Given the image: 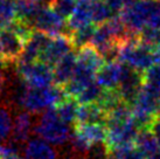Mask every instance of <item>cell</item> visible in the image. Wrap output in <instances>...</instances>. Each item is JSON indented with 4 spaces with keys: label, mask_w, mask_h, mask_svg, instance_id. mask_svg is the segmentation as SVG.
I'll list each match as a JSON object with an SVG mask.
<instances>
[{
    "label": "cell",
    "mask_w": 160,
    "mask_h": 159,
    "mask_svg": "<svg viewBox=\"0 0 160 159\" xmlns=\"http://www.w3.org/2000/svg\"><path fill=\"white\" fill-rule=\"evenodd\" d=\"M66 97H68V95L64 88L58 84L49 87H32L22 82L17 102L22 110L31 114H39L50 108H55Z\"/></svg>",
    "instance_id": "obj_1"
},
{
    "label": "cell",
    "mask_w": 160,
    "mask_h": 159,
    "mask_svg": "<svg viewBox=\"0 0 160 159\" xmlns=\"http://www.w3.org/2000/svg\"><path fill=\"white\" fill-rule=\"evenodd\" d=\"M72 131L74 129L71 130L70 124L60 117L55 108L41 112L34 129V132L39 137L55 146L69 144Z\"/></svg>",
    "instance_id": "obj_2"
},
{
    "label": "cell",
    "mask_w": 160,
    "mask_h": 159,
    "mask_svg": "<svg viewBox=\"0 0 160 159\" xmlns=\"http://www.w3.org/2000/svg\"><path fill=\"white\" fill-rule=\"evenodd\" d=\"M131 106L138 126L140 129H148L152 122L159 116L160 95L142 84Z\"/></svg>",
    "instance_id": "obj_3"
},
{
    "label": "cell",
    "mask_w": 160,
    "mask_h": 159,
    "mask_svg": "<svg viewBox=\"0 0 160 159\" xmlns=\"http://www.w3.org/2000/svg\"><path fill=\"white\" fill-rule=\"evenodd\" d=\"M107 129L108 137L105 144L110 153L118 147L134 144L140 130L134 118L124 121H108Z\"/></svg>",
    "instance_id": "obj_4"
},
{
    "label": "cell",
    "mask_w": 160,
    "mask_h": 159,
    "mask_svg": "<svg viewBox=\"0 0 160 159\" xmlns=\"http://www.w3.org/2000/svg\"><path fill=\"white\" fill-rule=\"evenodd\" d=\"M17 73L22 82L32 87H49L54 82V68L42 61L18 62Z\"/></svg>",
    "instance_id": "obj_5"
},
{
    "label": "cell",
    "mask_w": 160,
    "mask_h": 159,
    "mask_svg": "<svg viewBox=\"0 0 160 159\" xmlns=\"http://www.w3.org/2000/svg\"><path fill=\"white\" fill-rule=\"evenodd\" d=\"M33 28L39 29L50 36L56 35H70L71 31L68 27L67 19L55 11L50 5H43L40 12L38 13L35 20L33 22Z\"/></svg>",
    "instance_id": "obj_6"
},
{
    "label": "cell",
    "mask_w": 160,
    "mask_h": 159,
    "mask_svg": "<svg viewBox=\"0 0 160 159\" xmlns=\"http://www.w3.org/2000/svg\"><path fill=\"white\" fill-rule=\"evenodd\" d=\"M26 40L12 26L0 28V59L5 64H17L25 49Z\"/></svg>",
    "instance_id": "obj_7"
},
{
    "label": "cell",
    "mask_w": 160,
    "mask_h": 159,
    "mask_svg": "<svg viewBox=\"0 0 160 159\" xmlns=\"http://www.w3.org/2000/svg\"><path fill=\"white\" fill-rule=\"evenodd\" d=\"M75 48L76 47L70 35L62 34V35L52 36V39L47 44L45 52L40 56L39 61L45 62L54 68V66L60 60H62L70 52L75 50Z\"/></svg>",
    "instance_id": "obj_8"
},
{
    "label": "cell",
    "mask_w": 160,
    "mask_h": 159,
    "mask_svg": "<svg viewBox=\"0 0 160 159\" xmlns=\"http://www.w3.org/2000/svg\"><path fill=\"white\" fill-rule=\"evenodd\" d=\"M125 69H126V64L118 60L105 61V63L97 71L96 81L104 89H108V90L118 89L120 81L124 76Z\"/></svg>",
    "instance_id": "obj_9"
},
{
    "label": "cell",
    "mask_w": 160,
    "mask_h": 159,
    "mask_svg": "<svg viewBox=\"0 0 160 159\" xmlns=\"http://www.w3.org/2000/svg\"><path fill=\"white\" fill-rule=\"evenodd\" d=\"M144 84V73L126 66L124 76L118 87V93L126 103L132 104Z\"/></svg>",
    "instance_id": "obj_10"
},
{
    "label": "cell",
    "mask_w": 160,
    "mask_h": 159,
    "mask_svg": "<svg viewBox=\"0 0 160 159\" xmlns=\"http://www.w3.org/2000/svg\"><path fill=\"white\" fill-rule=\"evenodd\" d=\"M50 39H52V36L48 34H46L39 29H33L29 38L26 40L25 49H23L22 55L18 62L39 61Z\"/></svg>",
    "instance_id": "obj_11"
},
{
    "label": "cell",
    "mask_w": 160,
    "mask_h": 159,
    "mask_svg": "<svg viewBox=\"0 0 160 159\" xmlns=\"http://www.w3.org/2000/svg\"><path fill=\"white\" fill-rule=\"evenodd\" d=\"M23 159H60L58 151L55 145L50 144L45 139L38 137L31 138L23 145Z\"/></svg>",
    "instance_id": "obj_12"
},
{
    "label": "cell",
    "mask_w": 160,
    "mask_h": 159,
    "mask_svg": "<svg viewBox=\"0 0 160 159\" xmlns=\"http://www.w3.org/2000/svg\"><path fill=\"white\" fill-rule=\"evenodd\" d=\"M32 115L33 114L31 112L22 110L14 117L13 130L11 136V141L13 143L25 145L31 139L32 133L34 132V129H35V123Z\"/></svg>",
    "instance_id": "obj_13"
},
{
    "label": "cell",
    "mask_w": 160,
    "mask_h": 159,
    "mask_svg": "<svg viewBox=\"0 0 160 159\" xmlns=\"http://www.w3.org/2000/svg\"><path fill=\"white\" fill-rule=\"evenodd\" d=\"M77 66V52L72 50L54 66V82L60 87H64L75 73Z\"/></svg>",
    "instance_id": "obj_14"
},
{
    "label": "cell",
    "mask_w": 160,
    "mask_h": 159,
    "mask_svg": "<svg viewBox=\"0 0 160 159\" xmlns=\"http://www.w3.org/2000/svg\"><path fill=\"white\" fill-rule=\"evenodd\" d=\"M108 112L97 103L80 104L75 124H105ZM74 124V125H75Z\"/></svg>",
    "instance_id": "obj_15"
},
{
    "label": "cell",
    "mask_w": 160,
    "mask_h": 159,
    "mask_svg": "<svg viewBox=\"0 0 160 159\" xmlns=\"http://www.w3.org/2000/svg\"><path fill=\"white\" fill-rule=\"evenodd\" d=\"M72 129L91 146L107 143L108 129L105 124H75Z\"/></svg>",
    "instance_id": "obj_16"
},
{
    "label": "cell",
    "mask_w": 160,
    "mask_h": 159,
    "mask_svg": "<svg viewBox=\"0 0 160 159\" xmlns=\"http://www.w3.org/2000/svg\"><path fill=\"white\" fill-rule=\"evenodd\" d=\"M134 144L147 159H154L160 152L159 141L150 129H140Z\"/></svg>",
    "instance_id": "obj_17"
},
{
    "label": "cell",
    "mask_w": 160,
    "mask_h": 159,
    "mask_svg": "<svg viewBox=\"0 0 160 159\" xmlns=\"http://www.w3.org/2000/svg\"><path fill=\"white\" fill-rule=\"evenodd\" d=\"M42 6L43 4H40L35 0H15L18 20L26 22L33 27V22Z\"/></svg>",
    "instance_id": "obj_18"
},
{
    "label": "cell",
    "mask_w": 160,
    "mask_h": 159,
    "mask_svg": "<svg viewBox=\"0 0 160 159\" xmlns=\"http://www.w3.org/2000/svg\"><path fill=\"white\" fill-rule=\"evenodd\" d=\"M78 105H80V103L76 101L75 98L68 96L63 101L60 102L58 105L55 106V109L63 121H66L69 124H75Z\"/></svg>",
    "instance_id": "obj_19"
},
{
    "label": "cell",
    "mask_w": 160,
    "mask_h": 159,
    "mask_svg": "<svg viewBox=\"0 0 160 159\" xmlns=\"http://www.w3.org/2000/svg\"><path fill=\"white\" fill-rule=\"evenodd\" d=\"M17 20L15 0H0V28L11 26Z\"/></svg>",
    "instance_id": "obj_20"
},
{
    "label": "cell",
    "mask_w": 160,
    "mask_h": 159,
    "mask_svg": "<svg viewBox=\"0 0 160 159\" xmlns=\"http://www.w3.org/2000/svg\"><path fill=\"white\" fill-rule=\"evenodd\" d=\"M105 89L103 88L97 81L89 84L82 93L75 98L80 104H88V103H98Z\"/></svg>",
    "instance_id": "obj_21"
},
{
    "label": "cell",
    "mask_w": 160,
    "mask_h": 159,
    "mask_svg": "<svg viewBox=\"0 0 160 159\" xmlns=\"http://www.w3.org/2000/svg\"><path fill=\"white\" fill-rule=\"evenodd\" d=\"M13 121L8 106L0 104V143L11 139L13 130Z\"/></svg>",
    "instance_id": "obj_22"
},
{
    "label": "cell",
    "mask_w": 160,
    "mask_h": 159,
    "mask_svg": "<svg viewBox=\"0 0 160 159\" xmlns=\"http://www.w3.org/2000/svg\"><path fill=\"white\" fill-rule=\"evenodd\" d=\"M95 29H96L95 25H89V26L82 27L80 29H76V31L71 32L70 36L71 39H72V42H74L76 48L78 49L81 47H83V46L91 44Z\"/></svg>",
    "instance_id": "obj_23"
},
{
    "label": "cell",
    "mask_w": 160,
    "mask_h": 159,
    "mask_svg": "<svg viewBox=\"0 0 160 159\" xmlns=\"http://www.w3.org/2000/svg\"><path fill=\"white\" fill-rule=\"evenodd\" d=\"M110 157L112 159H147L142 151L136 146V144L118 147L111 151Z\"/></svg>",
    "instance_id": "obj_24"
},
{
    "label": "cell",
    "mask_w": 160,
    "mask_h": 159,
    "mask_svg": "<svg viewBox=\"0 0 160 159\" xmlns=\"http://www.w3.org/2000/svg\"><path fill=\"white\" fill-rule=\"evenodd\" d=\"M144 85L160 95V64L156 63L144 73Z\"/></svg>",
    "instance_id": "obj_25"
},
{
    "label": "cell",
    "mask_w": 160,
    "mask_h": 159,
    "mask_svg": "<svg viewBox=\"0 0 160 159\" xmlns=\"http://www.w3.org/2000/svg\"><path fill=\"white\" fill-rule=\"evenodd\" d=\"M138 38L142 44L150 46L153 49L160 47V29L158 28L145 27L138 34Z\"/></svg>",
    "instance_id": "obj_26"
},
{
    "label": "cell",
    "mask_w": 160,
    "mask_h": 159,
    "mask_svg": "<svg viewBox=\"0 0 160 159\" xmlns=\"http://www.w3.org/2000/svg\"><path fill=\"white\" fill-rule=\"evenodd\" d=\"M77 0H50L49 5L64 19H69L76 8Z\"/></svg>",
    "instance_id": "obj_27"
},
{
    "label": "cell",
    "mask_w": 160,
    "mask_h": 159,
    "mask_svg": "<svg viewBox=\"0 0 160 159\" xmlns=\"http://www.w3.org/2000/svg\"><path fill=\"white\" fill-rule=\"evenodd\" d=\"M5 84H6V76H5L2 71L0 70V96H1V94L4 91Z\"/></svg>",
    "instance_id": "obj_28"
},
{
    "label": "cell",
    "mask_w": 160,
    "mask_h": 159,
    "mask_svg": "<svg viewBox=\"0 0 160 159\" xmlns=\"http://www.w3.org/2000/svg\"><path fill=\"white\" fill-rule=\"evenodd\" d=\"M63 159H87L85 156H81V155H75V153H71L70 156H68Z\"/></svg>",
    "instance_id": "obj_29"
},
{
    "label": "cell",
    "mask_w": 160,
    "mask_h": 159,
    "mask_svg": "<svg viewBox=\"0 0 160 159\" xmlns=\"http://www.w3.org/2000/svg\"><path fill=\"white\" fill-rule=\"evenodd\" d=\"M154 58H156V63L160 64V47L154 49Z\"/></svg>",
    "instance_id": "obj_30"
},
{
    "label": "cell",
    "mask_w": 160,
    "mask_h": 159,
    "mask_svg": "<svg viewBox=\"0 0 160 159\" xmlns=\"http://www.w3.org/2000/svg\"><path fill=\"white\" fill-rule=\"evenodd\" d=\"M35 1L40 3V4H43V3H45V1H47V0H35Z\"/></svg>",
    "instance_id": "obj_31"
},
{
    "label": "cell",
    "mask_w": 160,
    "mask_h": 159,
    "mask_svg": "<svg viewBox=\"0 0 160 159\" xmlns=\"http://www.w3.org/2000/svg\"><path fill=\"white\" fill-rule=\"evenodd\" d=\"M4 64H5V63H4V62H2V60H1V59H0V68H1V67L4 66Z\"/></svg>",
    "instance_id": "obj_32"
},
{
    "label": "cell",
    "mask_w": 160,
    "mask_h": 159,
    "mask_svg": "<svg viewBox=\"0 0 160 159\" xmlns=\"http://www.w3.org/2000/svg\"><path fill=\"white\" fill-rule=\"evenodd\" d=\"M154 159H160V152H159V155L157 156V157H156V158H154Z\"/></svg>",
    "instance_id": "obj_33"
},
{
    "label": "cell",
    "mask_w": 160,
    "mask_h": 159,
    "mask_svg": "<svg viewBox=\"0 0 160 159\" xmlns=\"http://www.w3.org/2000/svg\"><path fill=\"white\" fill-rule=\"evenodd\" d=\"M159 115H160V108H159Z\"/></svg>",
    "instance_id": "obj_34"
},
{
    "label": "cell",
    "mask_w": 160,
    "mask_h": 159,
    "mask_svg": "<svg viewBox=\"0 0 160 159\" xmlns=\"http://www.w3.org/2000/svg\"><path fill=\"white\" fill-rule=\"evenodd\" d=\"M109 159H112V158H111V157H110V158H109Z\"/></svg>",
    "instance_id": "obj_35"
},
{
    "label": "cell",
    "mask_w": 160,
    "mask_h": 159,
    "mask_svg": "<svg viewBox=\"0 0 160 159\" xmlns=\"http://www.w3.org/2000/svg\"><path fill=\"white\" fill-rule=\"evenodd\" d=\"M158 1H159V3H160V0H158Z\"/></svg>",
    "instance_id": "obj_36"
}]
</instances>
